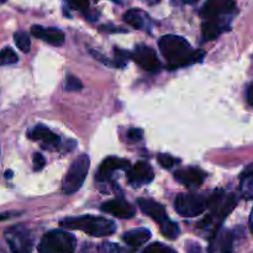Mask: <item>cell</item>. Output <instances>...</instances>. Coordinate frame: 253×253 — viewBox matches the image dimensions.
Segmentation results:
<instances>
[{"label": "cell", "instance_id": "obj_2", "mask_svg": "<svg viewBox=\"0 0 253 253\" xmlns=\"http://www.w3.org/2000/svg\"><path fill=\"white\" fill-rule=\"evenodd\" d=\"M61 225L69 230H79L94 237H104L113 235L116 230L115 222L101 216L83 215L78 217H67Z\"/></svg>", "mask_w": 253, "mask_h": 253}, {"label": "cell", "instance_id": "obj_26", "mask_svg": "<svg viewBox=\"0 0 253 253\" xmlns=\"http://www.w3.org/2000/svg\"><path fill=\"white\" fill-rule=\"evenodd\" d=\"M143 253H177L172 247H168L166 245L160 244V242H155V244H151L150 246H147L145 249Z\"/></svg>", "mask_w": 253, "mask_h": 253}, {"label": "cell", "instance_id": "obj_12", "mask_svg": "<svg viewBox=\"0 0 253 253\" xmlns=\"http://www.w3.org/2000/svg\"><path fill=\"white\" fill-rule=\"evenodd\" d=\"M131 168L130 162L123 158L118 157H108L103 161V163L99 167L96 172V180L99 182H106L111 178L114 172L116 170H128Z\"/></svg>", "mask_w": 253, "mask_h": 253}, {"label": "cell", "instance_id": "obj_21", "mask_svg": "<svg viewBox=\"0 0 253 253\" xmlns=\"http://www.w3.org/2000/svg\"><path fill=\"white\" fill-rule=\"evenodd\" d=\"M241 190L247 199H253V165L249 166L241 174Z\"/></svg>", "mask_w": 253, "mask_h": 253}, {"label": "cell", "instance_id": "obj_33", "mask_svg": "<svg viewBox=\"0 0 253 253\" xmlns=\"http://www.w3.org/2000/svg\"><path fill=\"white\" fill-rule=\"evenodd\" d=\"M247 101L250 103V105L253 106V84L247 90Z\"/></svg>", "mask_w": 253, "mask_h": 253}, {"label": "cell", "instance_id": "obj_1", "mask_svg": "<svg viewBox=\"0 0 253 253\" xmlns=\"http://www.w3.org/2000/svg\"><path fill=\"white\" fill-rule=\"evenodd\" d=\"M158 47L169 68H182L197 63L205 54L203 51H193L189 42L177 35L162 36L158 41Z\"/></svg>", "mask_w": 253, "mask_h": 253}, {"label": "cell", "instance_id": "obj_15", "mask_svg": "<svg viewBox=\"0 0 253 253\" xmlns=\"http://www.w3.org/2000/svg\"><path fill=\"white\" fill-rule=\"evenodd\" d=\"M31 34L36 39L42 40L52 46H62L64 43V34L57 27H43L40 25H34L31 27Z\"/></svg>", "mask_w": 253, "mask_h": 253}, {"label": "cell", "instance_id": "obj_28", "mask_svg": "<svg viewBox=\"0 0 253 253\" xmlns=\"http://www.w3.org/2000/svg\"><path fill=\"white\" fill-rule=\"evenodd\" d=\"M157 161L163 168H172L178 162L175 158H173L170 155H167V153H161L157 157Z\"/></svg>", "mask_w": 253, "mask_h": 253}, {"label": "cell", "instance_id": "obj_4", "mask_svg": "<svg viewBox=\"0 0 253 253\" xmlns=\"http://www.w3.org/2000/svg\"><path fill=\"white\" fill-rule=\"evenodd\" d=\"M76 237L67 231L53 230L43 235L39 245V253H74Z\"/></svg>", "mask_w": 253, "mask_h": 253}, {"label": "cell", "instance_id": "obj_35", "mask_svg": "<svg viewBox=\"0 0 253 253\" xmlns=\"http://www.w3.org/2000/svg\"><path fill=\"white\" fill-rule=\"evenodd\" d=\"M250 229H251V232L253 234V209L251 211V216H250Z\"/></svg>", "mask_w": 253, "mask_h": 253}, {"label": "cell", "instance_id": "obj_5", "mask_svg": "<svg viewBox=\"0 0 253 253\" xmlns=\"http://www.w3.org/2000/svg\"><path fill=\"white\" fill-rule=\"evenodd\" d=\"M89 167H90V160L86 155H82L72 163L68 172L64 175L62 189L67 195L74 194L78 192L83 185L86 175H88Z\"/></svg>", "mask_w": 253, "mask_h": 253}, {"label": "cell", "instance_id": "obj_24", "mask_svg": "<svg viewBox=\"0 0 253 253\" xmlns=\"http://www.w3.org/2000/svg\"><path fill=\"white\" fill-rule=\"evenodd\" d=\"M17 61H19V57L11 47H5L0 51V67L15 64Z\"/></svg>", "mask_w": 253, "mask_h": 253}, {"label": "cell", "instance_id": "obj_20", "mask_svg": "<svg viewBox=\"0 0 253 253\" xmlns=\"http://www.w3.org/2000/svg\"><path fill=\"white\" fill-rule=\"evenodd\" d=\"M146 15L137 9H131L124 15V21L133 29L141 30L146 26Z\"/></svg>", "mask_w": 253, "mask_h": 253}, {"label": "cell", "instance_id": "obj_40", "mask_svg": "<svg viewBox=\"0 0 253 253\" xmlns=\"http://www.w3.org/2000/svg\"><path fill=\"white\" fill-rule=\"evenodd\" d=\"M6 1V0H0V4H2V2H5Z\"/></svg>", "mask_w": 253, "mask_h": 253}, {"label": "cell", "instance_id": "obj_6", "mask_svg": "<svg viewBox=\"0 0 253 253\" xmlns=\"http://www.w3.org/2000/svg\"><path fill=\"white\" fill-rule=\"evenodd\" d=\"M9 249L12 253H32L34 235L22 225H14L4 232Z\"/></svg>", "mask_w": 253, "mask_h": 253}, {"label": "cell", "instance_id": "obj_34", "mask_svg": "<svg viewBox=\"0 0 253 253\" xmlns=\"http://www.w3.org/2000/svg\"><path fill=\"white\" fill-rule=\"evenodd\" d=\"M10 216H11V214H10V212H4V214H0V221H1V220L7 219V217H10Z\"/></svg>", "mask_w": 253, "mask_h": 253}, {"label": "cell", "instance_id": "obj_31", "mask_svg": "<svg viewBox=\"0 0 253 253\" xmlns=\"http://www.w3.org/2000/svg\"><path fill=\"white\" fill-rule=\"evenodd\" d=\"M143 136V131L141 130V128H130V130L127 131V138L131 141V142H137V141H140L141 138H142Z\"/></svg>", "mask_w": 253, "mask_h": 253}, {"label": "cell", "instance_id": "obj_30", "mask_svg": "<svg viewBox=\"0 0 253 253\" xmlns=\"http://www.w3.org/2000/svg\"><path fill=\"white\" fill-rule=\"evenodd\" d=\"M73 9L85 11L89 9V0H67Z\"/></svg>", "mask_w": 253, "mask_h": 253}, {"label": "cell", "instance_id": "obj_36", "mask_svg": "<svg viewBox=\"0 0 253 253\" xmlns=\"http://www.w3.org/2000/svg\"><path fill=\"white\" fill-rule=\"evenodd\" d=\"M12 174H14V173H12V170H6V172H5V177H6L7 179L12 178Z\"/></svg>", "mask_w": 253, "mask_h": 253}, {"label": "cell", "instance_id": "obj_32", "mask_svg": "<svg viewBox=\"0 0 253 253\" xmlns=\"http://www.w3.org/2000/svg\"><path fill=\"white\" fill-rule=\"evenodd\" d=\"M44 165H46V160H44L43 156L40 155V153H35L34 155V169L36 170V172H39V170L43 169Z\"/></svg>", "mask_w": 253, "mask_h": 253}, {"label": "cell", "instance_id": "obj_39", "mask_svg": "<svg viewBox=\"0 0 253 253\" xmlns=\"http://www.w3.org/2000/svg\"><path fill=\"white\" fill-rule=\"evenodd\" d=\"M113 1H115V2H119V4H121V0H113Z\"/></svg>", "mask_w": 253, "mask_h": 253}, {"label": "cell", "instance_id": "obj_19", "mask_svg": "<svg viewBox=\"0 0 253 253\" xmlns=\"http://www.w3.org/2000/svg\"><path fill=\"white\" fill-rule=\"evenodd\" d=\"M123 239L128 246L136 250L143 246L151 239V232L150 230L145 229V227H138V229H132L130 231L125 232Z\"/></svg>", "mask_w": 253, "mask_h": 253}, {"label": "cell", "instance_id": "obj_11", "mask_svg": "<svg viewBox=\"0 0 253 253\" xmlns=\"http://www.w3.org/2000/svg\"><path fill=\"white\" fill-rule=\"evenodd\" d=\"M234 251V235L225 229H219L210 239L209 253H232Z\"/></svg>", "mask_w": 253, "mask_h": 253}, {"label": "cell", "instance_id": "obj_23", "mask_svg": "<svg viewBox=\"0 0 253 253\" xmlns=\"http://www.w3.org/2000/svg\"><path fill=\"white\" fill-rule=\"evenodd\" d=\"M14 41L20 51L24 52V53L30 52V48H31V40H30L29 34H26L25 31L15 32Z\"/></svg>", "mask_w": 253, "mask_h": 253}, {"label": "cell", "instance_id": "obj_25", "mask_svg": "<svg viewBox=\"0 0 253 253\" xmlns=\"http://www.w3.org/2000/svg\"><path fill=\"white\" fill-rule=\"evenodd\" d=\"M98 253H128L120 245L113 244V242H103L98 247Z\"/></svg>", "mask_w": 253, "mask_h": 253}, {"label": "cell", "instance_id": "obj_7", "mask_svg": "<svg viewBox=\"0 0 253 253\" xmlns=\"http://www.w3.org/2000/svg\"><path fill=\"white\" fill-rule=\"evenodd\" d=\"M175 211L184 217H194L208 209V199L198 194H179L174 202Z\"/></svg>", "mask_w": 253, "mask_h": 253}, {"label": "cell", "instance_id": "obj_18", "mask_svg": "<svg viewBox=\"0 0 253 253\" xmlns=\"http://www.w3.org/2000/svg\"><path fill=\"white\" fill-rule=\"evenodd\" d=\"M227 29V24L222 17L209 19L202 25V35L205 41H211L219 37L225 30Z\"/></svg>", "mask_w": 253, "mask_h": 253}, {"label": "cell", "instance_id": "obj_3", "mask_svg": "<svg viewBox=\"0 0 253 253\" xmlns=\"http://www.w3.org/2000/svg\"><path fill=\"white\" fill-rule=\"evenodd\" d=\"M237 204V198L234 194H225L224 190H215L209 198H208V209H210L211 214L205 217L203 221V226L209 227L214 225V222H221Z\"/></svg>", "mask_w": 253, "mask_h": 253}, {"label": "cell", "instance_id": "obj_22", "mask_svg": "<svg viewBox=\"0 0 253 253\" xmlns=\"http://www.w3.org/2000/svg\"><path fill=\"white\" fill-rule=\"evenodd\" d=\"M160 229L163 236L167 237V239L169 240H175L180 234L179 226H178L177 222L172 221V220L169 219H168L166 222H163L162 225H160Z\"/></svg>", "mask_w": 253, "mask_h": 253}, {"label": "cell", "instance_id": "obj_38", "mask_svg": "<svg viewBox=\"0 0 253 253\" xmlns=\"http://www.w3.org/2000/svg\"><path fill=\"white\" fill-rule=\"evenodd\" d=\"M183 2H185V4H194V2H197L198 0H182Z\"/></svg>", "mask_w": 253, "mask_h": 253}, {"label": "cell", "instance_id": "obj_16", "mask_svg": "<svg viewBox=\"0 0 253 253\" xmlns=\"http://www.w3.org/2000/svg\"><path fill=\"white\" fill-rule=\"evenodd\" d=\"M137 205L146 215L152 217V219L155 220L156 222H158L160 225H162L163 222H166L168 220L167 212H166V209L163 208V205L155 202V200L138 199Z\"/></svg>", "mask_w": 253, "mask_h": 253}, {"label": "cell", "instance_id": "obj_8", "mask_svg": "<svg viewBox=\"0 0 253 253\" xmlns=\"http://www.w3.org/2000/svg\"><path fill=\"white\" fill-rule=\"evenodd\" d=\"M131 57L145 71L152 72V73L160 71L161 61L158 59L157 53H156L155 49L146 46V44H138V46H136Z\"/></svg>", "mask_w": 253, "mask_h": 253}, {"label": "cell", "instance_id": "obj_14", "mask_svg": "<svg viewBox=\"0 0 253 253\" xmlns=\"http://www.w3.org/2000/svg\"><path fill=\"white\" fill-rule=\"evenodd\" d=\"M174 178L187 188H198L204 183L207 173L197 167H188L178 169L174 173Z\"/></svg>", "mask_w": 253, "mask_h": 253}, {"label": "cell", "instance_id": "obj_9", "mask_svg": "<svg viewBox=\"0 0 253 253\" xmlns=\"http://www.w3.org/2000/svg\"><path fill=\"white\" fill-rule=\"evenodd\" d=\"M234 0H208L200 10V16L204 19H216L235 11Z\"/></svg>", "mask_w": 253, "mask_h": 253}, {"label": "cell", "instance_id": "obj_29", "mask_svg": "<svg viewBox=\"0 0 253 253\" xmlns=\"http://www.w3.org/2000/svg\"><path fill=\"white\" fill-rule=\"evenodd\" d=\"M114 52H115V67L121 68V67L125 66L126 61H127V58H128L127 52L121 51V49H119V48L114 49Z\"/></svg>", "mask_w": 253, "mask_h": 253}, {"label": "cell", "instance_id": "obj_37", "mask_svg": "<svg viewBox=\"0 0 253 253\" xmlns=\"http://www.w3.org/2000/svg\"><path fill=\"white\" fill-rule=\"evenodd\" d=\"M146 1H147L150 5H155L157 4V2H160L161 0H146Z\"/></svg>", "mask_w": 253, "mask_h": 253}, {"label": "cell", "instance_id": "obj_17", "mask_svg": "<svg viewBox=\"0 0 253 253\" xmlns=\"http://www.w3.org/2000/svg\"><path fill=\"white\" fill-rule=\"evenodd\" d=\"M27 136L34 141H41L44 146H59L61 142V137L43 125L35 126L27 132Z\"/></svg>", "mask_w": 253, "mask_h": 253}, {"label": "cell", "instance_id": "obj_27", "mask_svg": "<svg viewBox=\"0 0 253 253\" xmlns=\"http://www.w3.org/2000/svg\"><path fill=\"white\" fill-rule=\"evenodd\" d=\"M83 88V84L82 82L79 81L77 77L74 76H68L66 79V84H64V89L67 91H77V90H81Z\"/></svg>", "mask_w": 253, "mask_h": 253}, {"label": "cell", "instance_id": "obj_13", "mask_svg": "<svg viewBox=\"0 0 253 253\" xmlns=\"http://www.w3.org/2000/svg\"><path fill=\"white\" fill-rule=\"evenodd\" d=\"M100 209L101 211L114 215L119 219H131L136 214L135 207L123 199H114L103 203Z\"/></svg>", "mask_w": 253, "mask_h": 253}, {"label": "cell", "instance_id": "obj_10", "mask_svg": "<svg viewBox=\"0 0 253 253\" xmlns=\"http://www.w3.org/2000/svg\"><path fill=\"white\" fill-rule=\"evenodd\" d=\"M155 178V172L147 162H137L127 170V180L135 187L150 184Z\"/></svg>", "mask_w": 253, "mask_h": 253}]
</instances>
